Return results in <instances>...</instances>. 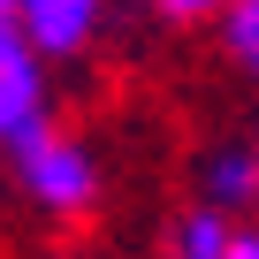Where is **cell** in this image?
Returning <instances> with one entry per match:
<instances>
[{
	"label": "cell",
	"instance_id": "cell-5",
	"mask_svg": "<svg viewBox=\"0 0 259 259\" xmlns=\"http://www.w3.org/2000/svg\"><path fill=\"white\" fill-rule=\"evenodd\" d=\"M229 244H236V229H229V206H198V213H183V221H176V236H168V259H229Z\"/></svg>",
	"mask_w": 259,
	"mask_h": 259
},
{
	"label": "cell",
	"instance_id": "cell-7",
	"mask_svg": "<svg viewBox=\"0 0 259 259\" xmlns=\"http://www.w3.org/2000/svg\"><path fill=\"white\" fill-rule=\"evenodd\" d=\"M168 23H206V16H229V0H153Z\"/></svg>",
	"mask_w": 259,
	"mask_h": 259
},
{
	"label": "cell",
	"instance_id": "cell-6",
	"mask_svg": "<svg viewBox=\"0 0 259 259\" xmlns=\"http://www.w3.org/2000/svg\"><path fill=\"white\" fill-rule=\"evenodd\" d=\"M229 54L259 76V0H229Z\"/></svg>",
	"mask_w": 259,
	"mask_h": 259
},
{
	"label": "cell",
	"instance_id": "cell-3",
	"mask_svg": "<svg viewBox=\"0 0 259 259\" xmlns=\"http://www.w3.org/2000/svg\"><path fill=\"white\" fill-rule=\"evenodd\" d=\"M92 16H99V0H23V31L38 38V54H76L92 38Z\"/></svg>",
	"mask_w": 259,
	"mask_h": 259
},
{
	"label": "cell",
	"instance_id": "cell-2",
	"mask_svg": "<svg viewBox=\"0 0 259 259\" xmlns=\"http://www.w3.org/2000/svg\"><path fill=\"white\" fill-rule=\"evenodd\" d=\"M46 54L23 31V16H0V145H31L46 130Z\"/></svg>",
	"mask_w": 259,
	"mask_h": 259
},
{
	"label": "cell",
	"instance_id": "cell-1",
	"mask_svg": "<svg viewBox=\"0 0 259 259\" xmlns=\"http://www.w3.org/2000/svg\"><path fill=\"white\" fill-rule=\"evenodd\" d=\"M16 176H23L31 206L54 213V221H76V213H92V198H99V160H92L76 138H61L54 122L38 130L31 145H16Z\"/></svg>",
	"mask_w": 259,
	"mask_h": 259
},
{
	"label": "cell",
	"instance_id": "cell-8",
	"mask_svg": "<svg viewBox=\"0 0 259 259\" xmlns=\"http://www.w3.org/2000/svg\"><path fill=\"white\" fill-rule=\"evenodd\" d=\"M229 259H259V236H251V229H236V244H229Z\"/></svg>",
	"mask_w": 259,
	"mask_h": 259
},
{
	"label": "cell",
	"instance_id": "cell-9",
	"mask_svg": "<svg viewBox=\"0 0 259 259\" xmlns=\"http://www.w3.org/2000/svg\"><path fill=\"white\" fill-rule=\"evenodd\" d=\"M0 16H23V0H0Z\"/></svg>",
	"mask_w": 259,
	"mask_h": 259
},
{
	"label": "cell",
	"instance_id": "cell-4",
	"mask_svg": "<svg viewBox=\"0 0 259 259\" xmlns=\"http://www.w3.org/2000/svg\"><path fill=\"white\" fill-rule=\"evenodd\" d=\"M259 198V153H244V145H221L213 160H206V206H251Z\"/></svg>",
	"mask_w": 259,
	"mask_h": 259
}]
</instances>
